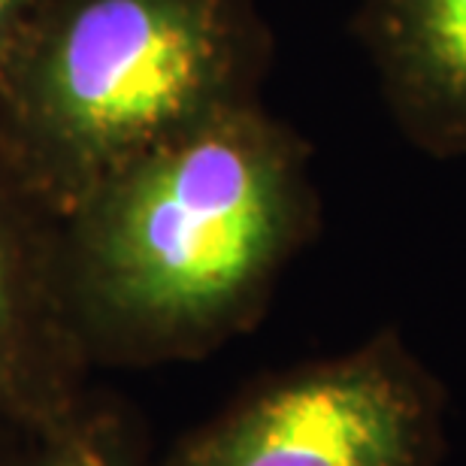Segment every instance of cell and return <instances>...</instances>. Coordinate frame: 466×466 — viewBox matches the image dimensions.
Returning <instances> with one entry per match:
<instances>
[{
	"label": "cell",
	"mask_w": 466,
	"mask_h": 466,
	"mask_svg": "<svg viewBox=\"0 0 466 466\" xmlns=\"http://www.w3.org/2000/svg\"><path fill=\"white\" fill-rule=\"evenodd\" d=\"M61 218L91 370H152L264 319L319 230V194L306 143L251 100L134 157Z\"/></svg>",
	"instance_id": "6da1fadb"
},
{
	"label": "cell",
	"mask_w": 466,
	"mask_h": 466,
	"mask_svg": "<svg viewBox=\"0 0 466 466\" xmlns=\"http://www.w3.org/2000/svg\"><path fill=\"white\" fill-rule=\"evenodd\" d=\"M251 0H46L0 76V152L70 212L155 146L258 100Z\"/></svg>",
	"instance_id": "7a4b0ae2"
},
{
	"label": "cell",
	"mask_w": 466,
	"mask_h": 466,
	"mask_svg": "<svg viewBox=\"0 0 466 466\" xmlns=\"http://www.w3.org/2000/svg\"><path fill=\"white\" fill-rule=\"evenodd\" d=\"M442 390L394 330L251 381L155 466H436Z\"/></svg>",
	"instance_id": "3957f363"
},
{
	"label": "cell",
	"mask_w": 466,
	"mask_h": 466,
	"mask_svg": "<svg viewBox=\"0 0 466 466\" xmlns=\"http://www.w3.org/2000/svg\"><path fill=\"white\" fill-rule=\"evenodd\" d=\"M91 372L64 276V218L0 152V431L67 415Z\"/></svg>",
	"instance_id": "277c9868"
},
{
	"label": "cell",
	"mask_w": 466,
	"mask_h": 466,
	"mask_svg": "<svg viewBox=\"0 0 466 466\" xmlns=\"http://www.w3.org/2000/svg\"><path fill=\"white\" fill-rule=\"evenodd\" d=\"M358 27L409 143L466 155V0H363Z\"/></svg>",
	"instance_id": "5b68a950"
},
{
	"label": "cell",
	"mask_w": 466,
	"mask_h": 466,
	"mask_svg": "<svg viewBox=\"0 0 466 466\" xmlns=\"http://www.w3.org/2000/svg\"><path fill=\"white\" fill-rule=\"evenodd\" d=\"M155 458L139 409L91 385L67 415L15 436L0 466H155Z\"/></svg>",
	"instance_id": "8992f818"
},
{
	"label": "cell",
	"mask_w": 466,
	"mask_h": 466,
	"mask_svg": "<svg viewBox=\"0 0 466 466\" xmlns=\"http://www.w3.org/2000/svg\"><path fill=\"white\" fill-rule=\"evenodd\" d=\"M43 6L46 0H0V76Z\"/></svg>",
	"instance_id": "52a82bcc"
},
{
	"label": "cell",
	"mask_w": 466,
	"mask_h": 466,
	"mask_svg": "<svg viewBox=\"0 0 466 466\" xmlns=\"http://www.w3.org/2000/svg\"><path fill=\"white\" fill-rule=\"evenodd\" d=\"M15 436H22V433H6V431H0V458H4V454H6L9 442H13Z\"/></svg>",
	"instance_id": "ba28073f"
}]
</instances>
